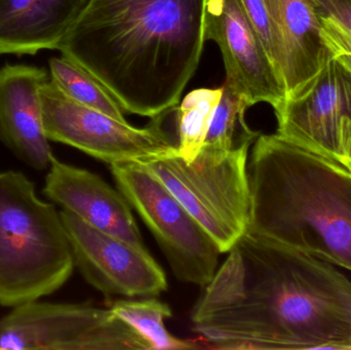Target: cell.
<instances>
[{"mask_svg":"<svg viewBox=\"0 0 351 350\" xmlns=\"http://www.w3.org/2000/svg\"><path fill=\"white\" fill-rule=\"evenodd\" d=\"M204 287L193 330L213 349H351V279L245 232Z\"/></svg>","mask_w":351,"mask_h":350,"instance_id":"1","label":"cell"},{"mask_svg":"<svg viewBox=\"0 0 351 350\" xmlns=\"http://www.w3.org/2000/svg\"><path fill=\"white\" fill-rule=\"evenodd\" d=\"M206 0H90L57 51L94 75L125 112L176 110L204 49Z\"/></svg>","mask_w":351,"mask_h":350,"instance_id":"2","label":"cell"},{"mask_svg":"<svg viewBox=\"0 0 351 350\" xmlns=\"http://www.w3.org/2000/svg\"><path fill=\"white\" fill-rule=\"evenodd\" d=\"M247 232L351 271V170L278 136L247 162Z\"/></svg>","mask_w":351,"mask_h":350,"instance_id":"3","label":"cell"},{"mask_svg":"<svg viewBox=\"0 0 351 350\" xmlns=\"http://www.w3.org/2000/svg\"><path fill=\"white\" fill-rule=\"evenodd\" d=\"M69 240L55 203L21 172H0V305L51 295L73 273Z\"/></svg>","mask_w":351,"mask_h":350,"instance_id":"4","label":"cell"},{"mask_svg":"<svg viewBox=\"0 0 351 350\" xmlns=\"http://www.w3.org/2000/svg\"><path fill=\"white\" fill-rule=\"evenodd\" d=\"M252 144L245 142L226 155L202 148L190 162L178 152L144 162L204 226L221 253L228 252L249 225Z\"/></svg>","mask_w":351,"mask_h":350,"instance_id":"5","label":"cell"},{"mask_svg":"<svg viewBox=\"0 0 351 350\" xmlns=\"http://www.w3.org/2000/svg\"><path fill=\"white\" fill-rule=\"evenodd\" d=\"M110 170L117 189L154 234L175 277L206 287L222 254L210 234L144 162H114Z\"/></svg>","mask_w":351,"mask_h":350,"instance_id":"6","label":"cell"},{"mask_svg":"<svg viewBox=\"0 0 351 350\" xmlns=\"http://www.w3.org/2000/svg\"><path fill=\"white\" fill-rule=\"evenodd\" d=\"M0 349L150 350L148 341L112 310L39 300L0 320Z\"/></svg>","mask_w":351,"mask_h":350,"instance_id":"7","label":"cell"},{"mask_svg":"<svg viewBox=\"0 0 351 350\" xmlns=\"http://www.w3.org/2000/svg\"><path fill=\"white\" fill-rule=\"evenodd\" d=\"M40 95L49 141L71 146L109 164L145 162L178 152V143L162 127L165 114L140 129L75 102L51 79L43 84Z\"/></svg>","mask_w":351,"mask_h":350,"instance_id":"8","label":"cell"},{"mask_svg":"<svg viewBox=\"0 0 351 350\" xmlns=\"http://www.w3.org/2000/svg\"><path fill=\"white\" fill-rule=\"evenodd\" d=\"M274 112L278 136L348 168L351 74L333 55L303 92L285 99Z\"/></svg>","mask_w":351,"mask_h":350,"instance_id":"9","label":"cell"},{"mask_svg":"<svg viewBox=\"0 0 351 350\" xmlns=\"http://www.w3.org/2000/svg\"><path fill=\"white\" fill-rule=\"evenodd\" d=\"M74 265L84 279L104 295L150 298L168 289L166 273L146 250L93 227L61 211Z\"/></svg>","mask_w":351,"mask_h":350,"instance_id":"10","label":"cell"},{"mask_svg":"<svg viewBox=\"0 0 351 350\" xmlns=\"http://www.w3.org/2000/svg\"><path fill=\"white\" fill-rule=\"evenodd\" d=\"M204 37L220 47L225 82L251 106L263 102L276 109L282 105L284 82L239 0H206Z\"/></svg>","mask_w":351,"mask_h":350,"instance_id":"11","label":"cell"},{"mask_svg":"<svg viewBox=\"0 0 351 350\" xmlns=\"http://www.w3.org/2000/svg\"><path fill=\"white\" fill-rule=\"evenodd\" d=\"M49 79L47 72L36 66L8 64L0 69V140L36 171L49 168L53 156L40 95Z\"/></svg>","mask_w":351,"mask_h":350,"instance_id":"12","label":"cell"},{"mask_svg":"<svg viewBox=\"0 0 351 350\" xmlns=\"http://www.w3.org/2000/svg\"><path fill=\"white\" fill-rule=\"evenodd\" d=\"M43 192L51 203L93 227L144 246L129 201L98 175L53 156Z\"/></svg>","mask_w":351,"mask_h":350,"instance_id":"13","label":"cell"},{"mask_svg":"<svg viewBox=\"0 0 351 350\" xmlns=\"http://www.w3.org/2000/svg\"><path fill=\"white\" fill-rule=\"evenodd\" d=\"M265 1L276 35L274 65L290 98L303 92L333 55L322 38L313 0Z\"/></svg>","mask_w":351,"mask_h":350,"instance_id":"14","label":"cell"},{"mask_svg":"<svg viewBox=\"0 0 351 350\" xmlns=\"http://www.w3.org/2000/svg\"><path fill=\"white\" fill-rule=\"evenodd\" d=\"M90 0H0V55L57 49Z\"/></svg>","mask_w":351,"mask_h":350,"instance_id":"15","label":"cell"},{"mask_svg":"<svg viewBox=\"0 0 351 350\" xmlns=\"http://www.w3.org/2000/svg\"><path fill=\"white\" fill-rule=\"evenodd\" d=\"M49 79L72 100L128 123L125 109L94 75L62 55L49 60Z\"/></svg>","mask_w":351,"mask_h":350,"instance_id":"16","label":"cell"},{"mask_svg":"<svg viewBox=\"0 0 351 350\" xmlns=\"http://www.w3.org/2000/svg\"><path fill=\"white\" fill-rule=\"evenodd\" d=\"M115 316L128 323L149 343L152 349H198L193 341L182 340L167 330L165 320L172 316L170 306L156 297L119 300L110 308Z\"/></svg>","mask_w":351,"mask_h":350,"instance_id":"17","label":"cell"},{"mask_svg":"<svg viewBox=\"0 0 351 350\" xmlns=\"http://www.w3.org/2000/svg\"><path fill=\"white\" fill-rule=\"evenodd\" d=\"M222 88V97L202 148L226 155L245 142L254 143L260 133L250 129L245 123V111L251 107L247 99L226 82Z\"/></svg>","mask_w":351,"mask_h":350,"instance_id":"18","label":"cell"},{"mask_svg":"<svg viewBox=\"0 0 351 350\" xmlns=\"http://www.w3.org/2000/svg\"><path fill=\"white\" fill-rule=\"evenodd\" d=\"M222 92V86L197 88L177 106L178 153L186 162H193L202 150Z\"/></svg>","mask_w":351,"mask_h":350,"instance_id":"19","label":"cell"},{"mask_svg":"<svg viewBox=\"0 0 351 350\" xmlns=\"http://www.w3.org/2000/svg\"><path fill=\"white\" fill-rule=\"evenodd\" d=\"M322 38L332 55L351 53V0H313Z\"/></svg>","mask_w":351,"mask_h":350,"instance_id":"20","label":"cell"},{"mask_svg":"<svg viewBox=\"0 0 351 350\" xmlns=\"http://www.w3.org/2000/svg\"><path fill=\"white\" fill-rule=\"evenodd\" d=\"M252 26L259 36L268 57L274 65L276 60V35L271 16L265 0H239ZM276 67V65H274Z\"/></svg>","mask_w":351,"mask_h":350,"instance_id":"21","label":"cell"},{"mask_svg":"<svg viewBox=\"0 0 351 350\" xmlns=\"http://www.w3.org/2000/svg\"><path fill=\"white\" fill-rule=\"evenodd\" d=\"M333 57L337 60L338 63H339L344 69L348 70V71L351 74V53H338V55H333Z\"/></svg>","mask_w":351,"mask_h":350,"instance_id":"22","label":"cell"},{"mask_svg":"<svg viewBox=\"0 0 351 350\" xmlns=\"http://www.w3.org/2000/svg\"><path fill=\"white\" fill-rule=\"evenodd\" d=\"M348 168L351 170V137L350 141V147H348Z\"/></svg>","mask_w":351,"mask_h":350,"instance_id":"23","label":"cell"}]
</instances>
